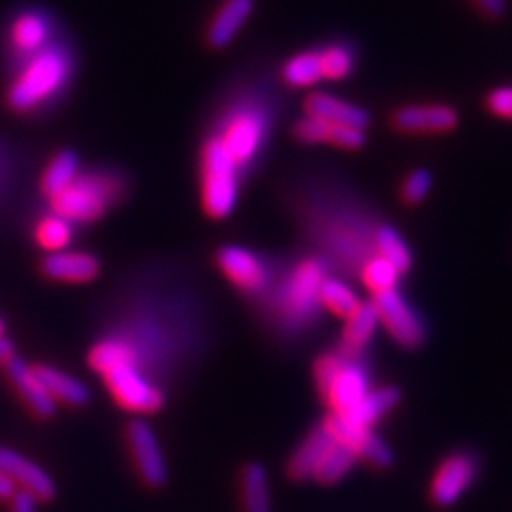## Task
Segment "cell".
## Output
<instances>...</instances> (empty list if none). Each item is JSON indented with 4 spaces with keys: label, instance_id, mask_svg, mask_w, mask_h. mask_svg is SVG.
<instances>
[{
    "label": "cell",
    "instance_id": "6da1fadb",
    "mask_svg": "<svg viewBox=\"0 0 512 512\" xmlns=\"http://www.w3.org/2000/svg\"><path fill=\"white\" fill-rule=\"evenodd\" d=\"M325 205L320 207L314 227L316 242L325 254L320 259L348 276H359L361 267L376 256V229L380 222L355 199L335 197Z\"/></svg>",
    "mask_w": 512,
    "mask_h": 512
},
{
    "label": "cell",
    "instance_id": "7a4b0ae2",
    "mask_svg": "<svg viewBox=\"0 0 512 512\" xmlns=\"http://www.w3.org/2000/svg\"><path fill=\"white\" fill-rule=\"evenodd\" d=\"M327 278V263L323 259L299 261L288 278L280 284L274 295V308L278 323L291 333L303 331L318 318L323 303H320V286Z\"/></svg>",
    "mask_w": 512,
    "mask_h": 512
},
{
    "label": "cell",
    "instance_id": "3957f363",
    "mask_svg": "<svg viewBox=\"0 0 512 512\" xmlns=\"http://www.w3.org/2000/svg\"><path fill=\"white\" fill-rule=\"evenodd\" d=\"M239 180H242V167L227 146L218 137H212L205 143L201 158V197L205 212L216 220L229 218L239 199Z\"/></svg>",
    "mask_w": 512,
    "mask_h": 512
},
{
    "label": "cell",
    "instance_id": "277c9868",
    "mask_svg": "<svg viewBox=\"0 0 512 512\" xmlns=\"http://www.w3.org/2000/svg\"><path fill=\"white\" fill-rule=\"evenodd\" d=\"M69 79V56L56 47L37 52L9 90V105L15 111H32L56 96Z\"/></svg>",
    "mask_w": 512,
    "mask_h": 512
},
{
    "label": "cell",
    "instance_id": "5b68a950",
    "mask_svg": "<svg viewBox=\"0 0 512 512\" xmlns=\"http://www.w3.org/2000/svg\"><path fill=\"white\" fill-rule=\"evenodd\" d=\"M316 387L331 412H350L370 391V376L359 359L329 352L314 365Z\"/></svg>",
    "mask_w": 512,
    "mask_h": 512
},
{
    "label": "cell",
    "instance_id": "8992f818",
    "mask_svg": "<svg viewBox=\"0 0 512 512\" xmlns=\"http://www.w3.org/2000/svg\"><path fill=\"white\" fill-rule=\"evenodd\" d=\"M120 197V180L109 173H86L52 199L54 212L69 222L99 220Z\"/></svg>",
    "mask_w": 512,
    "mask_h": 512
},
{
    "label": "cell",
    "instance_id": "52a82bcc",
    "mask_svg": "<svg viewBox=\"0 0 512 512\" xmlns=\"http://www.w3.org/2000/svg\"><path fill=\"white\" fill-rule=\"evenodd\" d=\"M269 135L267 114L256 107L235 109L233 114L224 120L218 139L227 146L239 167H248L256 154L261 152L263 143Z\"/></svg>",
    "mask_w": 512,
    "mask_h": 512
},
{
    "label": "cell",
    "instance_id": "ba28073f",
    "mask_svg": "<svg viewBox=\"0 0 512 512\" xmlns=\"http://www.w3.org/2000/svg\"><path fill=\"white\" fill-rule=\"evenodd\" d=\"M103 378L116 402L128 412L152 414L165 404L163 389L148 374H143L133 365H120L116 370L107 372Z\"/></svg>",
    "mask_w": 512,
    "mask_h": 512
},
{
    "label": "cell",
    "instance_id": "9c48e42d",
    "mask_svg": "<svg viewBox=\"0 0 512 512\" xmlns=\"http://www.w3.org/2000/svg\"><path fill=\"white\" fill-rule=\"evenodd\" d=\"M380 325L387 329L395 344L406 350H416L425 344V325L397 288L374 295Z\"/></svg>",
    "mask_w": 512,
    "mask_h": 512
},
{
    "label": "cell",
    "instance_id": "30bf717a",
    "mask_svg": "<svg viewBox=\"0 0 512 512\" xmlns=\"http://www.w3.org/2000/svg\"><path fill=\"white\" fill-rule=\"evenodd\" d=\"M391 126L402 135H446L459 126V114L444 103L404 105L391 116Z\"/></svg>",
    "mask_w": 512,
    "mask_h": 512
},
{
    "label": "cell",
    "instance_id": "8fae6325",
    "mask_svg": "<svg viewBox=\"0 0 512 512\" xmlns=\"http://www.w3.org/2000/svg\"><path fill=\"white\" fill-rule=\"evenodd\" d=\"M476 478V459L470 453H453L438 466L429 485V498L436 506H453Z\"/></svg>",
    "mask_w": 512,
    "mask_h": 512
},
{
    "label": "cell",
    "instance_id": "7c38bea8",
    "mask_svg": "<svg viewBox=\"0 0 512 512\" xmlns=\"http://www.w3.org/2000/svg\"><path fill=\"white\" fill-rule=\"evenodd\" d=\"M126 438L143 483L154 489L163 487L167 483V463L154 429L148 423L135 421L128 425Z\"/></svg>",
    "mask_w": 512,
    "mask_h": 512
},
{
    "label": "cell",
    "instance_id": "4fadbf2b",
    "mask_svg": "<svg viewBox=\"0 0 512 512\" xmlns=\"http://www.w3.org/2000/svg\"><path fill=\"white\" fill-rule=\"evenodd\" d=\"M218 267L237 288L246 293H261L269 284L265 263L242 246H224L218 250Z\"/></svg>",
    "mask_w": 512,
    "mask_h": 512
},
{
    "label": "cell",
    "instance_id": "5bb4252c",
    "mask_svg": "<svg viewBox=\"0 0 512 512\" xmlns=\"http://www.w3.org/2000/svg\"><path fill=\"white\" fill-rule=\"evenodd\" d=\"M7 372H9L13 387L18 389L28 410L35 416H39V419H52V416L56 414L58 402L50 393H47V389L37 378L35 367H30L20 357H11L7 361Z\"/></svg>",
    "mask_w": 512,
    "mask_h": 512
},
{
    "label": "cell",
    "instance_id": "9a60e30c",
    "mask_svg": "<svg viewBox=\"0 0 512 512\" xmlns=\"http://www.w3.org/2000/svg\"><path fill=\"white\" fill-rule=\"evenodd\" d=\"M0 470H3L9 478H13L15 485L35 493L39 500L54 498L56 485L52 476L43 468H39L35 461H30L28 457L11 451L7 446H0Z\"/></svg>",
    "mask_w": 512,
    "mask_h": 512
},
{
    "label": "cell",
    "instance_id": "2e32d148",
    "mask_svg": "<svg viewBox=\"0 0 512 512\" xmlns=\"http://www.w3.org/2000/svg\"><path fill=\"white\" fill-rule=\"evenodd\" d=\"M43 274L58 282H90L99 276V261L86 252H50L41 263Z\"/></svg>",
    "mask_w": 512,
    "mask_h": 512
},
{
    "label": "cell",
    "instance_id": "e0dca14e",
    "mask_svg": "<svg viewBox=\"0 0 512 512\" xmlns=\"http://www.w3.org/2000/svg\"><path fill=\"white\" fill-rule=\"evenodd\" d=\"M306 114L329 124H346L359 128L370 126V114L365 109L338 99V96L329 92H312L306 99Z\"/></svg>",
    "mask_w": 512,
    "mask_h": 512
},
{
    "label": "cell",
    "instance_id": "ac0fdd59",
    "mask_svg": "<svg viewBox=\"0 0 512 512\" xmlns=\"http://www.w3.org/2000/svg\"><path fill=\"white\" fill-rule=\"evenodd\" d=\"M378 325H380V318H378L374 301H361V306L346 318L342 346H340L342 355L359 359L361 352L367 348V344L372 342Z\"/></svg>",
    "mask_w": 512,
    "mask_h": 512
},
{
    "label": "cell",
    "instance_id": "d6986e66",
    "mask_svg": "<svg viewBox=\"0 0 512 512\" xmlns=\"http://www.w3.org/2000/svg\"><path fill=\"white\" fill-rule=\"evenodd\" d=\"M254 11V0H224V5L218 9L216 18L207 30V43L214 50H222L235 41L239 30L244 28L248 18Z\"/></svg>",
    "mask_w": 512,
    "mask_h": 512
},
{
    "label": "cell",
    "instance_id": "ffe728a7",
    "mask_svg": "<svg viewBox=\"0 0 512 512\" xmlns=\"http://www.w3.org/2000/svg\"><path fill=\"white\" fill-rule=\"evenodd\" d=\"M333 444V436L325 423L316 427L312 434L303 440V444L297 448L295 455L288 461V476L295 480H308L314 478L320 461H323L327 448Z\"/></svg>",
    "mask_w": 512,
    "mask_h": 512
},
{
    "label": "cell",
    "instance_id": "44dd1931",
    "mask_svg": "<svg viewBox=\"0 0 512 512\" xmlns=\"http://www.w3.org/2000/svg\"><path fill=\"white\" fill-rule=\"evenodd\" d=\"M35 374L41 380L43 387L47 389L56 402L62 404H69V406H86L90 402V391L86 384L79 382L77 378L64 374L52 365H37L35 367Z\"/></svg>",
    "mask_w": 512,
    "mask_h": 512
},
{
    "label": "cell",
    "instance_id": "7402d4cb",
    "mask_svg": "<svg viewBox=\"0 0 512 512\" xmlns=\"http://www.w3.org/2000/svg\"><path fill=\"white\" fill-rule=\"evenodd\" d=\"M399 402H402V391H399L397 387L370 389L355 408H352L350 412H344V414L352 416L357 423L372 429L382 419V416H387L391 410H395L399 406Z\"/></svg>",
    "mask_w": 512,
    "mask_h": 512
},
{
    "label": "cell",
    "instance_id": "603a6c76",
    "mask_svg": "<svg viewBox=\"0 0 512 512\" xmlns=\"http://www.w3.org/2000/svg\"><path fill=\"white\" fill-rule=\"evenodd\" d=\"M79 178V158L73 150H62L52 158V163L47 165L41 188L50 199L58 197L60 192L67 190L75 180Z\"/></svg>",
    "mask_w": 512,
    "mask_h": 512
},
{
    "label": "cell",
    "instance_id": "cb8c5ba5",
    "mask_svg": "<svg viewBox=\"0 0 512 512\" xmlns=\"http://www.w3.org/2000/svg\"><path fill=\"white\" fill-rule=\"evenodd\" d=\"M244 512H271L269 478L261 463H248L242 472Z\"/></svg>",
    "mask_w": 512,
    "mask_h": 512
},
{
    "label": "cell",
    "instance_id": "d4e9b609",
    "mask_svg": "<svg viewBox=\"0 0 512 512\" xmlns=\"http://www.w3.org/2000/svg\"><path fill=\"white\" fill-rule=\"evenodd\" d=\"M357 461H359V453L355 448L333 440V444L327 448L323 461H320L314 478L323 485H335L352 470V466H355Z\"/></svg>",
    "mask_w": 512,
    "mask_h": 512
},
{
    "label": "cell",
    "instance_id": "484cf974",
    "mask_svg": "<svg viewBox=\"0 0 512 512\" xmlns=\"http://www.w3.org/2000/svg\"><path fill=\"white\" fill-rule=\"evenodd\" d=\"M376 254L387 259L402 276L412 269V252L404 242V237L384 222H380L376 229Z\"/></svg>",
    "mask_w": 512,
    "mask_h": 512
},
{
    "label": "cell",
    "instance_id": "4316f807",
    "mask_svg": "<svg viewBox=\"0 0 512 512\" xmlns=\"http://www.w3.org/2000/svg\"><path fill=\"white\" fill-rule=\"evenodd\" d=\"M282 77L293 88H310L318 84L323 77V64H320V52H303L293 56L284 64Z\"/></svg>",
    "mask_w": 512,
    "mask_h": 512
},
{
    "label": "cell",
    "instance_id": "83f0119b",
    "mask_svg": "<svg viewBox=\"0 0 512 512\" xmlns=\"http://www.w3.org/2000/svg\"><path fill=\"white\" fill-rule=\"evenodd\" d=\"M320 303H323L325 310L346 320L361 306V299L346 282L327 276L323 286H320Z\"/></svg>",
    "mask_w": 512,
    "mask_h": 512
},
{
    "label": "cell",
    "instance_id": "f1b7e54d",
    "mask_svg": "<svg viewBox=\"0 0 512 512\" xmlns=\"http://www.w3.org/2000/svg\"><path fill=\"white\" fill-rule=\"evenodd\" d=\"M13 45L18 47L22 54H37L47 37V24L35 13L22 15V18L13 24L11 30Z\"/></svg>",
    "mask_w": 512,
    "mask_h": 512
},
{
    "label": "cell",
    "instance_id": "f546056e",
    "mask_svg": "<svg viewBox=\"0 0 512 512\" xmlns=\"http://www.w3.org/2000/svg\"><path fill=\"white\" fill-rule=\"evenodd\" d=\"M359 278L374 295H378L384 291H391V288H397V282L402 278V274H399L387 259H382V256L376 254L361 267Z\"/></svg>",
    "mask_w": 512,
    "mask_h": 512
},
{
    "label": "cell",
    "instance_id": "4dcf8cb0",
    "mask_svg": "<svg viewBox=\"0 0 512 512\" xmlns=\"http://www.w3.org/2000/svg\"><path fill=\"white\" fill-rule=\"evenodd\" d=\"M67 218H62L54 212V216H47L41 220V224L37 227V239L43 248H47L50 252H60L69 246L71 237H73V229Z\"/></svg>",
    "mask_w": 512,
    "mask_h": 512
},
{
    "label": "cell",
    "instance_id": "1f68e13d",
    "mask_svg": "<svg viewBox=\"0 0 512 512\" xmlns=\"http://www.w3.org/2000/svg\"><path fill=\"white\" fill-rule=\"evenodd\" d=\"M320 64H323V77L325 79H346L352 69H355V56L344 45H329L320 50Z\"/></svg>",
    "mask_w": 512,
    "mask_h": 512
},
{
    "label": "cell",
    "instance_id": "d6a6232c",
    "mask_svg": "<svg viewBox=\"0 0 512 512\" xmlns=\"http://www.w3.org/2000/svg\"><path fill=\"white\" fill-rule=\"evenodd\" d=\"M431 186H434L431 171L419 167V169H414L406 175L404 182H402V188H399V197H402L404 205L416 207L427 199V195L431 192Z\"/></svg>",
    "mask_w": 512,
    "mask_h": 512
},
{
    "label": "cell",
    "instance_id": "836d02e7",
    "mask_svg": "<svg viewBox=\"0 0 512 512\" xmlns=\"http://www.w3.org/2000/svg\"><path fill=\"white\" fill-rule=\"evenodd\" d=\"M359 457L370 463V466L376 468V470H387V468L393 466L391 448L384 444V440L380 436H376L374 431L370 436H367V440L359 448Z\"/></svg>",
    "mask_w": 512,
    "mask_h": 512
},
{
    "label": "cell",
    "instance_id": "e575fe53",
    "mask_svg": "<svg viewBox=\"0 0 512 512\" xmlns=\"http://www.w3.org/2000/svg\"><path fill=\"white\" fill-rule=\"evenodd\" d=\"M295 137L301 141V143H310V146H316V143H329V133H331V124L320 120V118H314V116H308L301 118L295 128H293Z\"/></svg>",
    "mask_w": 512,
    "mask_h": 512
},
{
    "label": "cell",
    "instance_id": "d590c367",
    "mask_svg": "<svg viewBox=\"0 0 512 512\" xmlns=\"http://www.w3.org/2000/svg\"><path fill=\"white\" fill-rule=\"evenodd\" d=\"M365 128L359 126H346V124H331V133H329V143H333L335 148L348 150V152H357L365 146Z\"/></svg>",
    "mask_w": 512,
    "mask_h": 512
},
{
    "label": "cell",
    "instance_id": "8d00e7d4",
    "mask_svg": "<svg viewBox=\"0 0 512 512\" xmlns=\"http://www.w3.org/2000/svg\"><path fill=\"white\" fill-rule=\"evenodd\" d=\"M485 107L491 116L512 122V86H500L493 88L487 99H485Z\"/></svg>",
    "mask_w": 512,
    "mask_h": 512
},
{
    "label": "cell",
    "instance_id": "74e56055",
    "mask_svg": "<svg viewBox=\"0 0 512 512\" xmlns=\"http://www.w3.org/2000/svg\"><path fill=\"white\" fill-rule=\"evenodd\" d=\"M37 502L39 498L35 493L20 489L15 491L11 498V512H37Z\"/></svg>",
    "mask_w": 512,
    "mask_h": 512
},
{
    "label": "cell",
    "instance_id": "f35d334b",
    "mask_svg": "<svg viewBox=\"0 0 512 512\" xmlns=\"http://www.w3.org/2000/svg\"><path fill=\"white\" fill-rule=\"evenodd\" d=\"M474 3L480 7V11L487 13L489 18H500L506 11V0H474Z\"/></svg>",
    "mask_w": 512,
    "mask_h": 512
},
{
    "label": "cell",
    "instance_id": "ab89813d",
    "mask_svg": "<svg viewBox=\"0 0 512 512\" xmlns=\"http://www.w3.org/2000/svg\"><path fill=\"white\" fill-rule=\"evenodd\" d=\"M15 491H18V485L13 483V478H9L3 470H0V500H11Z\"/></svg>",
    "mask_w": 512,
    "mask_h": 512
},
{
    "label": "cell",
    "instance_id": "60d3db41",
    "mask_svg": "<svg viewBox=\"0 0 512 512\" xmlns=\"http://www.w3.org/2000/svg\"><path fill=\"white\" fill-rule=\"evenodd\" d=\"M11 357H15L13 344H11V340L5 338V335H0V363L7 365V361H9Z\"/></svg>",
    "mask_w": 512,
    "mask_h": 512
},
{
    "label": "cell",
    "instance_id": "b9f144b4",
    "mask_svg": "<svg viewBox=\"0 0 512 512\" xmlns=\"http://www.w3.org/2000/svg\"><path fill=\"white\" fill-rule=\"evenodd\" d=\"M3 333H5V320L0 318V335H3Z\"/></svg>",
    "mask_w": 512,
    "mask_h": 512
}]
</instances>
